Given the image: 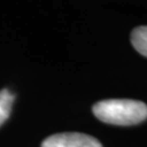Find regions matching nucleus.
Returning a JSON list of instances; mask_svg holds the SVG:
<instances>
[{
	"label": "nucleus",
	"mask_w": 147,
	"mask_h": 147,
	"mask_svg": "<svg viewBox=\"0 0 147 147\" xmlns=\"http://www.w3.org/2000/svg\"><path fill=\"white\" fill-rule=\"evenodd\" d=\"M95 117L108 124L133 125L147 119V105L133 99H106L93 106Z\"/></svg>",
	"instance_id": "1"
},
{
	"label": "nucleus",
	"mask_w": 147,
	"mask_h": 147,
	"mask_svg": "<svg viewBox=\"0 0 147 147\" xmlns=\"http://www.w3.org/2000/svg\"><path fill=\"white\" fill-rule=\"evenodd\" d=\"M42 147H102V145L97 138L90 135L69 132L47 137L42 143Z\"/></svg>",
	"instance_id": "2"
},
{
	"label": "nucleus",
	"mask_w": 147,
	"mask_h": 147,
	"mask_svg": "<svg viewBox=\"0 0 147 147\" xmlns=\"http://www.w3.org/2000/svg\"><path fill=\"white\" fill-rule=\"evenodd\" d=\"M131 44L137 53L147 58V25L137 26L132 31Z\"/></svg>",
	"instance_id": "3"
},
{
	"label": "nucleus",
	"mask_w": 147,
	"mask_h": 147,
	"mask_svg": "<svg viewBox=\"0 0 147 147\" xmlns=\"http://www.w3.org/2000/svg\"><path fill=\"white\" fill-rule=\"evenodd\" d=\"M14 98L16 96L9 89L3 88L0 90V125L10 116Z\"/></svg>",
	"instance_id": "4"
}]
</instances>
